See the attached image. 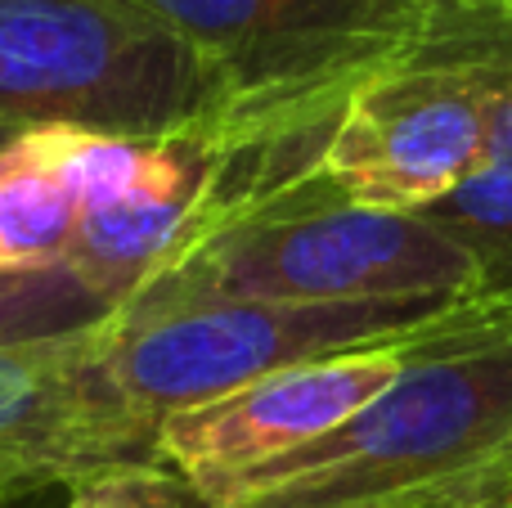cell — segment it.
<instances>
[{
	"label": "cell",
	"instance_id": "11",
	"mask_svg": "<svg viewBox=\"0 0 512 508\" xmlns=\"http://www.w3.org/2000/svg\"><path fill=\"white\" fill-rule=\"evenodd\" d=\"M436 50H450L468 63L486 99V167L512 171V45L490 23L459 9H445Z\"/></svg>",
	"mask_w": 512,
	"mask_h": 508
},
{
	"label": "cell",
	"instance_id": "15",
	"mask_svg": "<svg viewBox=\"0 0 512 508\" xmlns=\"http://www.w3.org/2000/svg\"><path fill=\"white\" fill-rule=\"evenodd\" d=\"M459 14H463V9H459ZM472 18H477V14H472ZM481 23H490V18H481ZM490 27H495V32H499V36H504V41L512 45V27H504V23H490Z\"/></svg>",
	"mask_w": 512,
	"mask_h": 508
},
{
	"label": "cell",
	"instance_id": "12",
	"mask_svg": "<svg viewBox=\"0 0 512 508\" xmlns=\"http://www.w3.org/2000/svg\"><path fill=\"white\" fill-rule=\"evenodd\" d=\"M198 500L158 464H131L68 491L63 508H194Z\"/></svg>",
	"mask_w": 512,
	"mask_h": 508
},
{
	"label": "cell",
	"instance_id": "16",
	"mask_svg": "<svg viewBox=\"0 0 512 508\" xmlns=\"http://www.w3.org/2000/svg\"><path fill=\"white\" fill-rule=\"evenodd\" d=\"M14 135H18V131H9V126H0V149H5V144L14 140Z\"/></svg>",
	"mask_w": 512,
	"mask_h": 508
},
{
	"label": "cell",
	"instance_id": "10",
	"mask_svg": "<svg viewBox=\"0 0 512 508\" xmlns=\"http://www.w3.org/2000/svg\"><path fill=\"white\" fill-rule=\"evenodd\" d=\"M418 216H427L445 239L463 248L477 270L472 293H512V171L481 167Z\"/></svg>",
	"mask_w": 512,
	"mask_h": 508
},
{
	"label": "cell",
	"instance_id": "18",
	"mask_svg": "<svg viewBox=\"0 0 512 508\" xmlns=\"http://www.w3.org/2000/svg\"><path fill=\"white\" fill-rule=\"evenodd\" d=\"M499 508H512V504H499Z\"/></svg>",
	"mask_w": 512,
	"mask_h": 508
},
{
	"label": "cell",
	"instance_id": "8",
	"mask_svg": "<svg viewBox=\"0 0 512 508\" xmlns=\"http://www.w3.org/2000/svg\"><path fill=\"white\" fill-rule=\"evenodd\" d=\"M77 216V198L54 167L45 135H14L0 149V270L63 266Z\"/></svg>",
	"mask_w": 512,
	"mask_h": 508
},
{
	"label": "cell",
	"instance_id": "6",
	"mask_svg": "<svg viewBox=\"0 0 512 508\" xmlns=\"http://www.w3.org/2000/svg\"><path fill=\"white\" fill-rule=\"evenodd\" d=\"M486 167V99L468 63L427 45L369 77L333 117L315 180L351 207L418 216Z\"/></svg>",
	"mask_w": 512,
	"mask_h": 508
},
{
	"label": "cell",
	"instance_id": "9",
	"mask_svg": "<svg viewBox=\"0 0 512 508\" xmlns=\"http://www.w3.org/2000/svg\"><path fill=\"white\" fill-rule=\"evenodd\" d=\"M113 315V306L90 293L68 266L0 270V356L86 338Z\"/></svg>",
	"mask_w": 512,
	"mask_h": 508
},
{
	"label": "cell",
	"instance_id": "3",
	"mask_svg": "<svg viewBox=\"0 0 512 508\" xmlns=\"http://www.w3.org/2000/svg\"><path fill=\"white\" fill-rule=\"evenodd\" d=\"M512 441V333L423 351L351 423L212 508H409Z\"/></svg>",
	"mask_w": 512,
	"mask_h": 508
},
{
	"label": "cell",
	"instance_id": "5",
	"mask_svg": "<svg viewBox=\"0 0 512 508\" xmlns=\"http://www.w3.org/2000/svg\"><path fill=\"white\" fill-rule=\"evenodd\" d=\"M445 302H212L108 320L104 365L117 392L158 428L171 410L225 396L274 369L405 338Z\"/></svg>",
	"mask_w": 512,
	"mask_h": 508
},
{
	"label": "cell",
	"instance_id": "2",
	"mask_svg": "<svg viewBox=\"0 0 512 508\" xmlns=\"http://www.w3.org/2000/svg\"><path fill=\"white\" fill-rule=\"evenodd\" d=\"M0 126L126 140L248 131L203 54L131 0H0Z\"/></svg>",
	"mask_w": 512,
	"mask_h": 508
},
{
	"label": "cell",
	"instance_id": "14",
	"mask_svg": "<svg viewBox=\"0 0 512 508\" xmlns=\"http://www.w3.org/2000/svg\"><path fill=\"white\" fill-rule=\"evenodd\" d=\"M445 9H463V14H477L490 18V23H504L512 27V0H441Z\"/></svg>",
	"mask_w": 512,
	"mask_h": 508
},
{
	"label": "cell",
	"instance_id": "1",
	"mask_svg": "<svg viewBox=\"0 0 512 508\" xmlns=\"http://www.w3.org/2000/svg\"><path fill=\"white\" fill-rule=\"evenodd\" d=\"M472 288V261L427 216L337 203L310 171L207 225L113 320L212 302H445Z\"/></svg>",
	"mask_w": 512,
	"mask_h": 508
},
{
	"label": "cell",
	"instance_id": "4",
	"mask_svg": "<svg viewBox=\"0 0 512 508\" xmlns=\"http://www.w3.org/2000/svg\"><path fill=\"white\" fill-rule=\"evenodd\" d=\"M225 81L248 131L328 126L355 86L423 54L441 0H131Z\"/></svg>",
	"mask_w": 512,
	"mask_h": 508
},
{
	"label": "cell",
	"instance_id": "17",
	"mask_svg": "<svg viewBox=\"0 0 512 508\" xmlns=\"http://www.w3.org/2000/svg\"><path fill=\"white\" fill-rule=\"evenodd\" d=\"M23 504H32V500H0V508H23Z\"/></svg>",
	"mask_w": 512,
	"mask_h": 508
},
{
	"label": "cell",
	"instance_id": "7",
	"mask_svg": "<svg viewBox=\"0 0 512 508\" xmlns=\"http://www.w3.org/2000/svg\"><path fill=\"white\" fill-rule=\"evenodd\" d=\"M104 329L0 356V500H41L153 464L158 428L108 378Z\"/></svg>",
	"mask_w": 512,
	"mask_h": 508
},
{
	"label": "cell",
	"instance_id": "13",
	"mask_svg": "<svg viewBox=\"0 0 512 508\" xmlns=\"http://www.w3.org/2000/svg\"><path fill=\"white\" fill-rule=\"evenodd\" d=\"M499 504H512V441L499 446L490 459H481L477 468H468L463 477L414 500L409 508H499Z\"/></svg>",
	"mask_w": 512,
	"mask_h": 508
}]
</instances>
